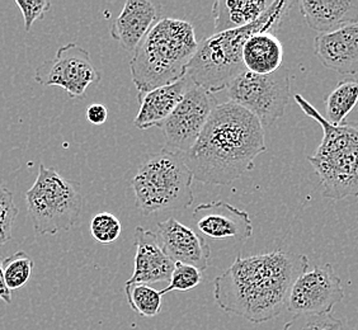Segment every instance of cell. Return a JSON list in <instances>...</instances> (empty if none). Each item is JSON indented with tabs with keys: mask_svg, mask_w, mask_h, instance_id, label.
<instances>
[{
	"mask_svg": "<svg viewBox=\"0 0 358 330\" xmlns=\"http://www.w3.org/2000/svg\"><path fill=\"white\" fill-rule=\"evenodd\" d=\"M267 150L264 129L253 113L233 102L220 103L197 143L183 158L193 178L206 185L230 186L255 169Z\"/></svg>",
	"mask_w": 358,
	"mask_h": 330,
	"instance_id": "cell-2",
	"label": "cell"
},
{
	"mask_svg": "<svg viewBox=\"0 0 358 330\" xmlns=\"http://www.w3.org/2000/svg\"><path fill=\"white\" fill-rule=\"evenodd\" d=\"M101 79V71L92 62L90 51L74 42L59 48L55 57L41 64L35 73L38 84L60 87L73 99L83 96L90 85Z\"/></svg>",
	"mask_w": 358,
	"mask_h": 330,
	"instance_id": "cell-9",
	"label": "cell"
},
{
	"mask_svg": "<svg viewBox=\"0 0 358 330\" xmlns=\"http://www.w3.org/2000/svg\"><path fill=\"white\" fill-rule=\"evenodd\" d=\"M160 6L150 0H127L112 23L110 36L126 50L135 51L138 43L159 21Z\"/></svg>",
	"mask_w": 358,
	"mask_h": 330,
	"instance_id": "cell-16",
	"label": "cell"
},
{
	"mask_svg": "<svg viewBox=\"0 0 358 330\" xmlns=\"http://www.w3.org/2000/svg\"><path fill=\"white\" fill-rule=\"evenodd\" d=\"M291 7V1L275 0L259 20L247 27L214 34L202 40L187 66L186 76L194 85L213 94L227 89L231 82L247 71L243 62L245 42L253 35L273 31Z\"/></svg>",
	"mask_w": 358,
	"mask_h": 330,
	"instance_id": "cell-4",
	"label": "cell"
},
{
	"mask_svg": "<svg viewBox=\"0 0 358 330\" xmlns=\"http://www.w3.org/2000/svg\"><path fill=\"white\" fill-rule=\"evenodd\" d=\"M358 330V329H357Z\"/></svg>",
	"mask_w": 358,
	"mask_h": 330,
	"instance_id": "cell-31",
	"label": "cell"
},
{
	"mask_svg": "<svg viewBox=\"0 0 358 330\" xmlns=\"http://www.w3.org/2000/svg\"><path fill=\"white\" fill-rule=\"evenodd\" d=\"M294 98L303 113L323 129L322 144L308 160L320 179L324 197L333 201L358 197V122L336 126L303 96Z\"/></svg>",
	"mask_w": 358,
	"mask_h": 330,
	"instance_id": "cell-5",
	"label": "cell"
},
{
	"mask_svg": "<svg viewBox=\"0 0 358 330\" xmlns=\"http://www.w3.org/2000/svg\"><path fill=\"white\" fill-rule=\"evenodd\" d=\"M314 50L319 62L327 69L342 76L358 73V23L331 34L317 35Z\"/></svg>",
	"mask_w": 358,
	"mask_h": 330,
	"instance_id": "cell-15",
	"label": "cell"
},
{
	"mask_svg": "<svg viewBox=\"0 0 358 330\" xmlns=\"http://www.w3.org/2000/svg\"><path fill=\"white\" fill-rule=\"evenodd\" d=\"M193 220L200 233L213 239H235L243 243L253 235L249 213L224 201L196 207Z\"/></svg>",
	"mask_w": 358,
	"mask_h": 330,
	"instance_id": "cell-12",
	"label": "cell"
},
{
	"mask_svg": "<svg viewBox=\"0 0 358 330\" xmlns=\"http://www.w3.org/2000/svg\"><path fill=\"white\" fill-rule=\"evenodd\" d=\"M0 300L3 303L10 305L12 303V291L8 289L6 281H4V275H3V261L0 259Z\"/></svg>",
	"mask_w": 358,
	"mask_h": 330,
	"instance_id": "cell-30",
	"label": "cell"
},
{
	"mask_svg": "<svg viewBox=\"0 0 358 330\" xmlns=\"http://www.w3.org/2000/svg\"><path fill=\"white\" fill-rule=\"evenodd\" d=\"M192 85L191 79L185 76L178 82L166 84L146 93L141 99H138L140 107L134 120L135 127L138 130L162 127Z\"/></svg>",
	"mask_w": 358,
	"mask_h": 330,
	"instance_id": "cell-17",
	"label": "cell"
},
{
	"mask_svg": "<svg viewBox=\"0 0 358 330\" xmlns=\"http://www.w3.org/2000/svg\"><path fill=\"white\" fill-rule=\"evenodd\" d=\"M299 6L308 26L319 35L358 23V0H301Z\"/></svg>",
	"mask_w": 358,
	"mask_h": 330,
	"instance_id": "cell-18",
	"label": "cell"
},
{
	"mask_svg": "<svg viewBox=\"0 0 358 330\" xmlns=\"http://www.w3.org/2000/svg\"><path fill=\"white\" fill-rule=\"evenodd\" d=\"M345 297L342 281L331 264L315 266L297 278L286 308L296 314H327Z\"/></svg>",
	"mask_w": 358,
	"mask_h": 330,
	"instance_id": "cell-11",
	"label": "cell"
},
{
	"mask_svg": "<svg viewBox=\"0 0 358 330\" xmlns=\"http://www.w3.org/2000/svg\"><path fill=\"white\" fill-rule=\"evenodd\" d=\"M230 102L253 113L264 127L281 118L289 102L291 80L286 66L269 76L244 71L227 87Z\"/></svg>",
	"mask_w": 358,
	"mask_h": 330,
	"instance_id": "cell-8",
	"label": "cell"
},
{
	"mask_svg": "<svg viewBox=\"0 0 358 330\" xmlns=\"http://www.w3.org/2000/svg\"><path fill=\"white\" fill-rule=\"evenodd\" d=\"M18 213L13 192L4 185H0V247L12 241L13 224Z\"/></svg>",
	"mask_w": 358,
	"mask_h": 330,
	"instance_id": "cell-25",
	"label": "cell"
},
{
	"mask_svg": "<svg viewBox=\"0 0 358 330\" xmlns=\"http://www.w3.org/2000/svg\"><path fill=\"white\" fill-rule=\"evenodd\" d=\"M310 267L306 255L275 250L241 258L214 281L215 301L224 313L261 324L280 315L289 292Z\"/></svg>",
	"mask_w": 358,
	"mask_h": 330,
	"instance_id": "cell-1",
	"label": "cell"
},
{
	"mask_svg": "<svg viewBox=\"0 0 358 330\" xmlns=\"http://www.w3.org/2000/svg\"><path fill=\"white\" fill-rule=\"evenodd\" d=\"M272 1L268 0H217L213 4L214 34L247 27L262 17Z\"/></svg>",
	"mask_w": 358,
	"mask_h": 330,
	"instance_id": "cell-20",
	"label": "cell"
},
{
	"mask_svg": "<svg viewBox=\"0 0 358 330\" xmlns=\"http://www.w3.org/2000/svg\"><path fill=\"white\" fill-rule=\"evenodd\" d=\"M201 281L202 272L200 269L185 263H176L169 285L166 289H162L160 294L166 295L172 291H189L197 287Z\"/></svg>",
	"mask_w": 358,
	"mask_h": 330,
	"instance_id": "cell-27",
	"label": "cell"
},
{
	"mask_svg": "<svg viewBox=\"0 0 358 330\" xmlns=\"http://www.w3.org/2000/svg\"><path fill=\"white\" fill-rule=\"evenodd\" d=\"M34 269V261L24 252H17L3 261V275L8 289H20L27 285Z\"/></svg>",
	"mask_w": 358,
	"mask_h": 330,
	"instance_id": "cell-23",
	"label": "cell"
},
{
	"mask_svg": "<svg viewBox=\"0 0 358 330\" xmlns=\"http://www.w3.org/2000/svg\"><path fill=\"white\" fill-rule=\"evenodd\" d=\"M219 104L211 92L193 84L182 102L162 124L169 150L179 154L189 152Z\"/></svg>",
	"mask_w": 358,
	"mask_h": 330,
	"instance_id": "cell-10",
	"label": "cell"
},
{
	"mask_svg": "<svg viewBox=\"0 0 358 330\" xmlns=\"http://www.w3.org/2000/svg\"><path fill=\"white\" fill-rule=\"evenodd\" d=\"M193 179L183 154L163 149L149 155L131 180L136 208L143 215L186 210L194 200Z\"/></svg>",
	"mask_w": 358,
	"mask_h": 330,
	"instance_id": "cell-6",
	"label": "cell"
},
{
	"mask_svg": "<svg viewBox=\"0 0 358 330\" xmlns=\"http://www.w3.org/2000/svg\"><path fill=\"white\" fill-rule=\"evenodd\" d=\"M121 221L110 213H96L90 221V233L99 244L108 245L118 239L121 235Z\"/></svg>",
	"mask_w": 358,
	"mask_h": 330,
	"instance_id": "cell-26",
	"label": "cell"
},
{
	"mask_svg": "<svg viewBox=\"0 0 358 330\" xmlns=\"http://www.w3.org/2000/svg\"><path fill=\"white\" fill-rule=\"evenodd\" d=\"M199 43L189 22L160 18L138 43L130 62L138 99L150 90L185 78Z\"/></svg>",
	"mask_w": 358,
	"mask_h": 330,
	"instance_id": "cell-3",
	"label": "cell"
},
{
	"mask_svg": "<svg viewBox=\"0 0 358 330\" xmlns=\"http://www.w3.org/2000/svg\"><path fill=\"white\" fill-rule=\"evenodd\" d=\"M283 46L272 32L253 35L243 48L245 69L258 76H269L282 66Z\"/></svg>",
	"mask_w": 358,
	"mask_h": 330,
	"instance_id": "cell-19",
	"label": "cell"
},
{
	"mask_svg": "<svg viewBox=\"0 0 358 330\" xmlns=\"http://www.w3.org/2000/svg\"><path fill=\"white\" fill-rule=\"evenodd\" d=\"M358 103V80L348 79L338 82L327 98L325 113L331 124H345V118Z\"/></svg>",
	"mask_w": 358,
	"mask_h": 330,
	"instance_id": "cell-21",
	"label": "cell"
},
{
	"mask_svg": "<svg viewBox=\"0 0 358 330\" xmlns=\"http://www.w3.org/2000/svg\"><path fill=\"white\" fill-rule=\"evenodd\" d=\"M157 236L166 255L176 263L189 264L203 272L208 267L211 249L205 238L185 224L169 217L157 225Z\"/></svg>",
	"mask_w": 358,
	"mask_h": 330,
	"instance_id": "cell-13",
	"label": "cell"
},
{
	"mask_svg": "<svg viewBox=\"0 0 358 330\" xmlns=\"http://www.w3.org/2000/svg\"><path fill=\"white\" fill-rule=\"evenodd\" d=\"M85 117L92 124H103L108 118V110L103 104L94 103L90 106L85 112Z\"/></svg>",
	"mask_w": 358,
	"mask_h": 330,
	"instance_id": "cell-29",
	"label": "cell"
},
{
	"mask_svg": "<svg viewBox=\"0 0 358 330\" xmlns=\"http://www.w3.org/2000/svg\"><path fill=\"white\" fill-rule=\"evenodd\" d=\"M282 330H342V322L327 314H296Z\"/></svg>",
	"mask_w": 358,
	"mask_h": 330,
	"instance_id": "cell-24",
	"label": "cell"
},
{
	"mask_svg": "<svg viewBox=\"0 0 358 330\" xmlns=\"http://www.w3.org/2000/svg\"><path fill=\"white\" fill-rule=\"evenodd\" d=\"M29 217L37 234L55 235L76 225L83 213L80 186L40 164L34 186L26 192Z\"/></svg>",
	"mask_w": 358,
	"mask_h": 330,
	"instance_id": "cell-7",
	"label": "cell"
},
{
	"mask_svg": "<svg viewBox=\"0 0 358 330\" xmlns=\"http://www.w3.org/2000/svg\"><path fill=\"white\" fill-rule=\"evenodd\" d=\"M124 294L129 306L140 317H154L160 314L163 295L146 283H126Z\"/></svg>",
	"mask_w": 358,
	"mask_h": 330,
	"instance_id": "cell-22",
	"label": "cell"
},
{
	"mask_svg": "<svg viewBox=\"0 0 358 330\" xmlns=\"http://www.w3.org/2000/svg\"><path fill=\"white\" fill-rule=\"evenodd\" d=\"M135 247V268L131 278L126 283L169 282L176 261L166 255L157 234L144 227H136Z\"/></svg>",
	"mask_w": 358,
	"mask_h": 330,
	"instance_id": "cell-14",
	"label": "cell"
},
{
	"mask_svg": "<svg viewBox=\"0 0 358 330\" xmlns=\"http://www.w3.org/2000/svg\"><path fill=\"white\" fill-rule=\"evenodd\" d=\"M15 4L21 9L24 22V29L29 32L37 20L43 18L51 8V3L48 0H15Z\"/></svg>",
	"mask_w": 358,
	"mask_h": 330,
	"instance_id": "cell-28",
	"label": "cell"
}]
</instances>
